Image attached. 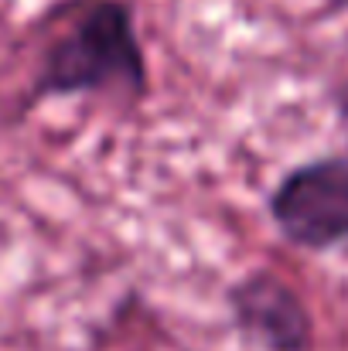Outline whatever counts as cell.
Wrapping results in <instances>:
<instances>
[{"label":"cell","instance_id":"obj_3","mask_svg":"<svg viewBox=\"0 0 348 351\" xmlns=\"http://www.w3.org/2000/svg\"><path fill=\"white\" fill-rule=\"evenodd\" d=\"M229 317L242 345L253 351H311L314 317L304 297L277 273L256 269L229 287Z\"/></svg>","mask_w":348,"mask_h":351},{"label":"cell","instance_id":"obj_4","mask_svg":"<svg viewBox=\"0 0 348 351\" xmlns=\"http://www.w3.org/2000/svg\"><path fill=\"white\" fill-rule=\"evenodd\" d=\"M332 106H335V119H338L342 136H345V143H348V79L332 93Z\"/></svg>","mask_w":348,"mask_h":351},{"label":"cell","instance_id":"obj_2","mask_svg":"<svg viewBox=\"0 0 348 351\" xmlns=\"http://www.w3.org/2000/svg\"><path fill=\"white\" fill-rule=\"evenodd\" d=\"M273 229L304 252H328L348 242V157H314L280 174L266 195Z\"/></svg>","mask_w":348,"mask_h":351},{"label":"cell","instance_id":"obj_5","mask_svg":"<svg viewBox=\"0 0 348 351\" xmlns=\"http://www.w3.org/2000/svg\"><path fill=\"white\" fill-rule=\"evenodd\" d=\"M328 3V10H342V7H348V0H325Z\"/></svg>","mask_w":348,"mask_h":351},{"label":"cell","instance_id":"obj_1","mask_svg":"<svg viewBox=\"0 0 348 351\" xmlns=\"http://www.w3.org/2000/svg\"><path fill=\"white\" fill-rule=\"evenodd\" d=\"M116 93L123 99L147 96V55L126 0H93L45 48L27 103Z\"/></svg>","mask_w":348,"mask_h":351}]
</instances>
